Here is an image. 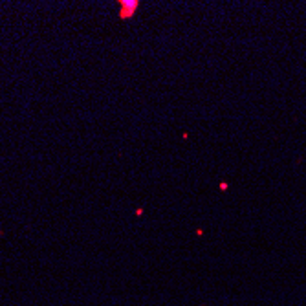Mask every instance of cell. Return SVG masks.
Listing matches in <instances>:
<instances>
[{"label": "cell", "instance_id": "1", "mask_svg": "<svg viewBox=\"0 0 306 306\" xmlns=\"http://www.w3.org/2000/svg\"><path fill=\"white\" fill-rule=\"evenodd\" d=\"M137 6H139L137 0H119V19H132L134 13L137 11Z\"/></svg>", "mask_w": 306, "mask_h": 306}]
</instances>
